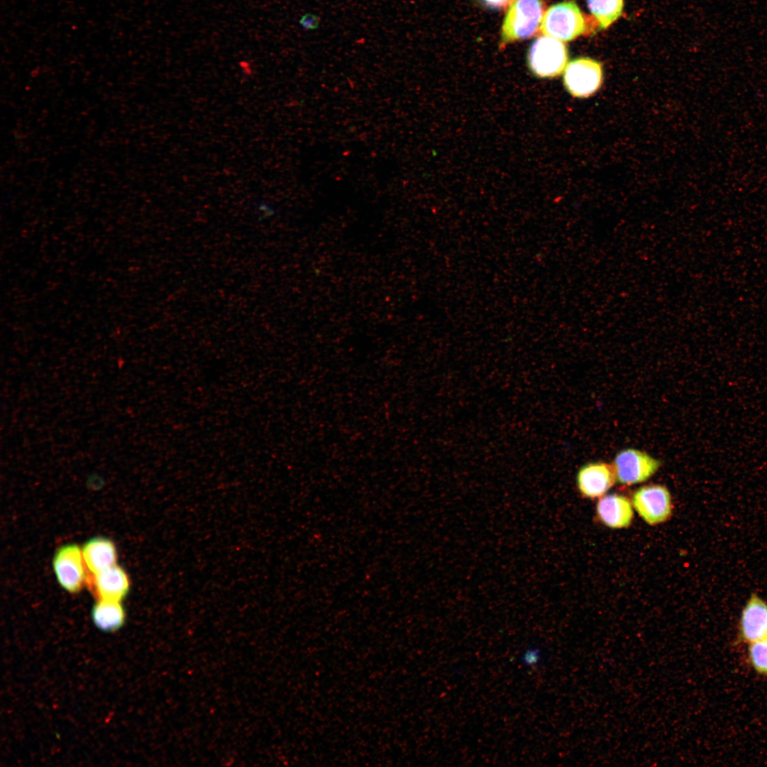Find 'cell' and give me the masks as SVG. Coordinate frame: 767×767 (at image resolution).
Wrapping results in <instances>:
<instances>
[{
    "label": "cell",
    "instance_id": "cell-1",
    "mask_svg": "<svg viewBox=\"0 0 767 767\" xmlns=\"http://www.w3.org/2000/svg\"><path fill=\"white\" fill-rule=\"evenodd\" d=\"M543 15V0H513L503 21L500 46L534 36L540 29Z\"/></svg>",
    "mask_w": 767,
    "mask_h": 767
},
{
    "label": "cell",
    "instance_id": "cell-2",
    "mask_svg": "<svg viewBox=\"0 0 767 767\" xmlns=\"http://www.w3.org/2000/svg\"><path fill=\"white\" fill-rule=\"evenodd\" d=\"M568 59L567 49L560 40L548 36L537 38L531 45L527 62L538 77L552 78L562 73Z\"/></svg>",
    "mask_w": 767,
    "mask_h": 767
},
{
    "label": "cell",
    "instance_id": "cell-3",
    "mask_svg": "<svg viewBox=\"0 0 767 767\" xmlns=\"http://www.w3.org/2000/svg\"><path fill=\"white\" fill-rule=\"evenodd\" d=\"M585 18L574 1H565L550 6L544 13L540 30L561 41H570L583 34Z\"/></svg>",
    "mask_w": 767,
    "mask_h": 767
},
{
    "label": "cell",
    "instance_id": "cell-4",
    "mask_svg": "<svg viewBox=\"0 0 767 767\" xmlns=\"http://www.w3.org/2000/svg\"><path fill=\"white\" fill-rule=\"evenodd\" d=\"M631 502L638 516L649 526L663 523L673 514L671 494L663 484H651L639 487L633 492Z\"/></svg>",
    "mask_w": 767,
    "mask_h": 767
},
{
    "label": "cell",
    "instance_id": "cell-5",
    "mask_svg": "<svg viewBox=\"0 0 767 767\" xmlns=\"http://www.w3.org/2000/svg\"><path fill=\"white\" fill-rule=\"evenodd\" d=\"M612 465L617 482L624 486H631L649 479L658 472L661 463L643 450L626 448L615 455Z\"/></svg>",
    "mask_w": 767,
    "mask_h": 767
},
{
    "label": "cell",
    "instance_id": "cell-6",
    "mask_svg": "<svg viewBox=\"0 0 767 767\" xmlns=\"http://www.w3.org/2000/svg\"><path fill=\"white\" fill-rule=\"evenodd\" d=\"M602 79V64L587 57L570 61L563 75L565 88L572 96L579 98H586L595 93L600 88Z\"/></svg>",
    "mask_w": 767,
    "mask_h": 767
},
{
    "label": "cell",
    "instance_id": "cell-7",
    "mask_svg": "<svg viewBox=\"0 0 767 767\" xmlns=\"http://www.w3.org/2000/svg\"><path fill=\"white\" fill-rule=\"evenodd\" d=\"M53 565L58 582L70 593L80 592L87 581L82 552L77 545L60 547L54 555Z\"/></svg>",
    "mask_w": 767,
    "mask_h": 767
},
{
    "label": "cell",
    "instance_id": "cell-8",
    "mask_svg": "<svg viewBox=\"0 0 767 767\" xmlns=\"http://www.w3.org/2000/svg\"><path fill=\"white\" fill-rule=\"evenodd\" d=\"M617 482L612 464L590 462L581 466L576 474V485L580 494L587 499H599Z\"/></svg>",
    "mask_w": 767,
    "mask_h": 767
},
{
    "label": "cell",
    "instance_id": "cell-9",
    "mask_svg": "<svg viewBox=\"0 0 767 767\" xmlns=\"http://www.w3.org/2000/svg\"><path fill=\"white\" fill-rule=\"evenodd\" d=\"M631 501L622 494H605L599 498L596 505L597 519L605 526L613 529L629 527L633 519Z\"/></svg>",
    "mask_w": 767,
    "mask_h": 767
},
{
    "label": "cell",
    "instance_id": "cell-10",
    "mask_svg": "<svg viewBox=\"0 0 767 767\" xmlns=\"http://www.w3.org/2000/svg\"><path fill=\"white\" fill-rule=\"evenodd\" d=\"M740 629L746 641L767 638V603L756 594L751 595L742 610Z\"/></svg>",
    "mask_w": 767,
    "mask_h": 767
},
{
    "label": "cell",
    "instance_id": "cell-11",
    "mask_svg": "<svg viewBox=\"0 0 767 767\" xmlns=\"http://www.w3.org/2000/svg\"><path fill=\"white\" fill-rule=\"evenodd\" d=\"M87 580L92 585V591L98 599L121 602L129 590L128 575L116 565L92 575V580Z\"/></svg>",
    "mask_w": 767,
    "mask_h": 767
},
{
    "label": "cell",
    "instance_id": "cell-12",
    "mask_svg": "<svg viewBox=\"0 0 767 767\" xmlns=\"http://www.w3.org/2000/svg\"><path fill=\"white\" fill-rule=\"evenodd\" d=\"M82 552L87 569L92 575L116 565V548L107 538L97 537L88 540L83 545Z\"/></svg>",
    "mask_w": 767,
    "mask_h": 767
},
{
    "label": "cell",
    "instance_id": "cell-13",
    "mask_svg": "<svg viewBox=\"0 0 767 767\" xmlns=\"http://www.w3.org/2000/svg\"><path fill=\"white\" fill-rule=\"evenodd\" d=\"M92 619L99 629L114 632L124 625L125 611L120 602L98 599L92 608Z\"/></svg>",
    "mask_w": 767,
    "mask_h": 767
},
{
    "label": "cell",
    "instance_id": "cell-14",
    "mask_svg": "<svg viewBox=\"0 0 767 767\" xmlns=\"http://www.w3.org/2000/svg\"><path fill=\"white\" fill-rule=\"evenodd\" d=\"M588 8L601 29H606L621 15L624 0H587Z\"/></svg>",
    "mask_w": 767,
    "mask_h": 767
},
{
    "label": "cell",
    "instance_id": "cell-15",
    "mask_svg": "<svg viewBox=\"0 0 767 767\" xmlns=\"http://www.w3.org/2000/svg\"><path fill=\"white\" fill-rule=\"evenodd\" d=\"M749 657L754 668L767 675V638L751 643Z\"/></svg>",
    "mask_w": 767,
    "mask_h": 767
},
{
    "label": "cell",
    "instance_id": "cell-16",
    "mask_svg": "<svg viewBox=\"0 0 767 767\" xmlns=\"http://www.w3.org/2000/svg\"><path fill=\"white\" fill-rule=\"evenodd\" d=\"M543 659V651L538 646H531L526 648L520 656L522 665L528 668L539 665Z\"/></svg>",
    "mask_w": 767,
    "mask_h": 767
},
{
    "label": "cell",
    "instance_id": "cell-17",
    "mask_svg": "<svg viewBox=\"0 0 767 767\" xmlns=\"http://www.w3.org/2000/svg\"><path fill=\"white\" fill-rule=\"evenodd\" d=\"M484 6L493 9H501L509 6L513 0H478Z\"/></svg>",
    "mask_w": 767,
    "mask_h": 767
},
{
    "label": "cell",
    "instance_id": "cell-18",
    "mask_svg": "<svg viewBox=\"0 0 767 767\" xmlns=\"http://www.w3.org/2000/svg\"><path fill=\"white\" fill-rule=\"evenodd\" d=\"M317 22V18L312 17V16L310 14L303 16L300 21V25L307 29H312V28L316 27L318 23Z\"/></svg>",
    "mask_w": 767,
    "mask_h": 767
}]
</instances>
